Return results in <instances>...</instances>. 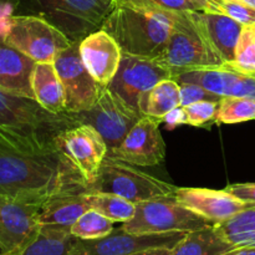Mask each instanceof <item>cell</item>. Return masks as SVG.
<instances>
[{
  "instance_id": "19",
  "label": "cell",
  "mask_w": 255,
  "mask_h": 255,
  "mask_svg": "<svg viewBox=\"0 0 255 255\" xmlns=\"http://www.w3.org/2000/svg\"><path fill=\"white\" fill-rule=\"evenodd\" d=\"M36 62L10 45L0 34V89L35 99L31 77Z\"/></svg>"
},
{
  "instance_id": "15",
  "label": "cell",
  "mask_w": 255,
  "mask_h": 255,
  "mask_svg": "<svg viewBox=\"0 0 255 255\" xmlns=\"http://www.w3.org/2000/svg\"><path fill=\"white\" fill-rule=\"evenodd\" d=\"M41 204L0 194V247L5 255L19 251L39 228Z\"/></svg>"
},
{
  "instance_id": "5",
  "label": "cell",
  "mask_w": 255,
  "mask_h": 255,
  "mask_svg": "<svg viewBox=\"0 0 255 255\" xmlns=\"http://www.w3.org/2000/svg\"><path fill=\"white\" fill-rule=\"evenodd\" d=\"M177 188L132 164L109 157L102 162L95 183L87 187L90 192L116 194L134 204L149 199L174 197Z\"/></svg>"
},
{
  "instance_id": "14",
  "label": "cell",
  "mask_w": 255,
  "mask_h": 255,
  "mask_svg": "<svg viewBox=\"0 0 255 255\" xmlns=\"http://www.w3.org/2000/svg\"><path fill=\"white\" fill-rule=\"evenodd\" d=\"M159 120L141 117L122 143L107 152L109 158L137 167L158 166L166 157V143L159 131Z\"/></svg>"
},
{
  "instance_id": "20",
  "label": "cell",
  "mask_w": 255,
  "mask_h": 255,
  "mask_svg": "<svg viewBox=\"0 0 255 255\" xmlns=\"http://www.w3.org/2000/svg\"><path fill=\"white\" fill-rule=\"evenodd\" d=\"M89 189L86 186L65 189L50 197L42 203L39 213V223L71 228L75 222L90 208Z\"/></svg>"
},
{
  "instance_id": "40",
  "label": "cell",
  "mask_w": 255,
  "mask_h": 255,
  "mask_svg": "<svg viewBox=\"0 0 255 255\" xmlns=\"http://www.w3.org/2000/svg\"><path fill=\"white\" fill-rule=\"evenodd\" d=\"M0 255H5L4 254V251H2V249H1V247H0Z\"/></svg>"
},
{
  "instance_id": "11",
  "label": "cell",
  "mask_w": 255,
  "mask_h": 255,
  "mask_svg": "<svg viewBox=\"0 0 255 255\" xmlns=\"http://www.w3.org/2000/svg\"><path fill=\"white\" fill-rule=\"evenodd\" d=\"M54 66L61 80L69 114L87 111L96 104L102 86L92 77L80 55V41L56 55Z\"/></svg>"
},
{
  "instance_id": "38",
  "label": "cell",
  "mask_w": 255,
  "mask_h": 255,
  "mask_svg": "<svg viewBox=\"0 0 255 255\" xmlns=\"http://www.w3.org/2000/svg\"><path fill=\"white\" fill-rule=\"evenodd\" d=\"M197 5H198L199 10H203V11H209L212 4H213L216 0H193Z\"/></svg>"
},
{
  "instance_id": "3",
  "label": "cell",
  "mask_w": 255,
  "mask_h": 255,
  "mask_svg": "<svg viewBox=\"0 0 255 255\" xmlns=\"http://www.w3.org/2000/svg\"><path fill=\"white\" fill-rule=\"evenodd\" d=\"M173 10L141 7L120 0L101 29L117 41L122 54L159 59L172 31Z\"/></svg>"
},
{
  "instance_id": "10",
  "label": "cell",
  "mask_w": 255,
  "mask_h": 255,
  "mask_svg": "<svg viewBox=\"0 0 255 255\" xmlns=\"http://www.w3.org/2000/svg\"><path fill=\"white\" fill-rule=\"evenodd\" d=\"M57 151L76 168L87 187L95 183L107 156V144L91 125L79 124L55 137Z\"/></svg>"
},
{
  "instance_id": "1",
  "label": "cell",
  "mask_w": 255,
  "mask_h": 255,
  "mask_svg": "<svg viewBox=\"0 0 255 255\" xmlns=\"http://www.w3.org/2000/svg\"><path fill=\"white\" fill-rule=\"evenodd\" d=\"M87 184L59 151L29 153L0 139V194L41 204L54 194Z\"/></svg>"
},
{
  "instance_id": "8",
  "label": "cell",
  "mask_w": 255,
  "mask_h": 255,
  "mask_svg": "<svg viewBox=\"0 0 255 255\" xmlns=\"http://www.w3.org/2000/svg\"><path fill=\"white\" fill-rule=\"evenodd\" d=\"M40 16L59 27L70 40L81 41L101 29L117 0H36Z\"/></svg>"
},
{
  "instance_id": "6",
  "label": "cell",
  "mask_w": 255,
  "mask_h": 255,
  "mask_svg": "<svg viewBox=\"0 0 255 255\" xmlns=\"http://www.w3.org/2000/svg\"><path fill=\"white\" fill-rule=\"evenodd\" d=\"M0 34L35 62H54L56 55L74 42L40 15H11Z\"/></svg>"
},
{
  "instance_id": "9",
  "label": "cell",
  "mask_w": 255,
  "mask_h": 255,
  "mask_svg": "<svg viewBox=\"0 0 255 255\" xmlns=\"http://www.w3.org/2000/svg\"><path fill=\"white\" fill-rule=\"evenodd\" d=\"M72 115L81 124L91 125L96 128L106 142L109 151L119 147L134 125L144 116L109 86H102L99 99L91 109Z\"/></svg>"
},
{
  "instance_id": "13",
  "label": "cell",
  "mask_w": 255,
  "mask_h": 255,
  "mask_svg": "<svg viewBox=\"0 0 255 255\" xmlns=\"http://www.w3.org/2000/svg\"><path fill=\"white\" fill-rule=\"evenodd\" d=\"M186 234L184 232L136 234L126 232L120 227L102 238L89 241L77 239L67 255H129L147 249H173Z\"/></svg>"
},
{
  "instance_id": "34",
  "label": "cell",
  "mask_w": 255,
  "mask_h": 255,
  "mask_svg": "<svg viewBox=\"0 0 255 255\" xmlns=\"http://www.w3.org/2000/svg\"><path fill=\"white\" fill-rule=\"evenodd\" d=\"M224 189L248 206H255V183L229 184Z\"/></svg>"
},
{
  "instance_id": "21",
  "label": "cell",
  "mask_w": 255,
  "mask_h": 255,
  "mask_svg": "<svg viewBox=\"0 0 255 255\" xmlns=\"http://www.w3.org/2000/svg\"><path fill=\"white\" fill-rule=\"evenodd\" d=\"M34 97L52 114H65V92L54 62H36L31 77Z\"/></svg>"
},
{
  "instance_id": "4",
  "label": "cell",
  "mask_w": 255,
  "mask_h": 255,
  "mask_svg": "<svg viewBox=\"0 0 255 255\" xmlns=\"http://www.w3.org/2000/svg\"><path fill=\"white\" fill-rule=\"evenodd\" d=\"M158 60L172 76L189 70L222 67L224 61L212 49L192 11L172 12V31L164 52Z\"/></svg>"
},
{
  "instance_id": "7",
  "label": "cell",
  "mask_w": 255,
  "mask_h": 255,
  "mask_svg": "<svg viewBox=\"0 0 255 255\" xmlns=\"http://www.w3.org/2000/svg\"><path fill=\"white\" fill-rule=\"evenodd\" d=\"M208 226L213 223L181 206L174 197H164L137 203L133 218L121 227L129 233L161 234L188 233Z\"/></svg>"
},
{
  "instance_id": "35",
  "label": "cell",
  "mask_w": 255,
  "mask_h": 255,
  "mask_svg": "<svg viewBox=\"0 0 255 255\" xmlns=\"http://www.w3.org/2000/svg\"><path fill=\"white\" fill-rule=\"evenodd\" d=\"M161 121L164 122L169 128H174L178 125H186V111H184V107H176L172 111H169Z\"/></svg>"
},
{
  "instance_id": "2",
  "label": "cell",
  "mask_w": 255,
  "mask_h": 255,
  "mask_svg": "<svg viewBox=\"0 0 255 255\" xmlns=\"http://www.w3.org/2000/svg\"><path fill=\"white\" fill-rule=\"evenodd\" d=\"M81 122L72 114H52L35 99L0 89V139L29 153L56 151L55 137Z\"/></svg>"
},
{
  "instance_id": "18",
  "label": "cell",
  "mask_w": 255,
  "mask_h": 255,
  "mask_svg": "<svg viewBox=\"0 0 255 255\" xmlns=\"http://www.w3.org/2000/svg\"><path fill=\"white\" fill-rule=\"evenodd\" d=\"M192 15L224 64L233 61L243 25L221 12L194 10Z\"/></svg>"
},
{
  "instance_id": "24",
  "label": "cell",
  "mask_w": 255,
  "mask_h": 255,
  "mask_svg": "<svg viewBox=\"0 0 255 255\" xmlns=\"http://www.w3.org/2000/svg\"><path fill=\"white\" fill-rule=\"evenodd\" d=\"M181 106L179 84L174 79H167L157 84L142 100L139 111L144 116L161 121L169 111Z\"/></svg>"
},
{
  "instance_id": "37",
  "label": "cell",
  "mask_w": 255,
  "mask_h": 255,
  "mask_svg": "<svg viewBox=\"0 0 255 255\" xmlns=\"http://www.w3.org/2000/svg\"><path fill=\"white\" fill-rule=\"evenodd\" d=\"M223 255H255V247H244V248H237L234 251Z\"/></svg>"
},
{
  "instance_id": "31",
  "label": "cell",
  "mask_w": 255,
  "mask_h": 255,
  "mask_svg": "<svg viewBox=\"0 0 255 255\" xmlns=\"http://www.w3.org/2000/svg\"><path fill=\"white\" fill-rule=\"evenodd\" d=\"M219 101H199L184 107L186 125L193 127H202L208 122L216 120Z\"/></svg>"
},
{
  "instance_id": "32",
  "label": "cell",
  "mask_w": 255,
  "mask_h": 255,
  "mask_svg": "<svg viewBox=\"0 0 255 255\" xmlns=\"http://www.w3.org/2000/svg\"><path fill=\"white\" fill-rule=\"evenodd\" d=\"M126 4L141 7H154V9L173 10V11H194L199 10L198 5L193 0H120Z\"/></svg>"
},
{
  "instance_id": "36",
  "label": "cell",
  "mask_w": 255,
  "mask_h": 255,
  "mask_svg": "<svg viewBox=\"0 0 255 255\" xmlns=\"http://www.w3.org/2000/svg\"><path fill=\"white\" fill-rule=\"evenodd\" d=\"M129 255H172V249L169 248H156V249H147V251L137 252V253Z\"/></svg>"
},
{
  "instance_id": "16",
  "label": "cell",
  "mask_w": 255,
  "mask_h": 255,
  "mask_svg": "<svg viewBox=\"0 0 255 255\" xmlns=\"http://www.w3.org/2000/svg\"><path fill=\"white\" fill-rule=\"evenodd\" d=\"M174 198L181 206L199 214L213 224L227 221L248 207V204L226 189L216 191L197 187H181L177 188Z\"/></svg>"
},
{
  "instance_id": "17",
  "label": "cell",
  "mask_w": 255,
  "mask_h": 255,
  "mask_svg": "<svg viewBox=\"0 0 255 255\" xmlns=\"http://www.w3.org/2000/svg\"><path fill=\"white\" fill-rule=\"evenodd\" d=\"M80 55L92 77L101 86H109L122 59V50L116 40L99 29L80 41Z\"/></svg>"
},
{
  "instance_id": "26",
  "label": "cell",
  "mask_w": 255,
  "mask_h": 255,
  "mask_svg": "<svg viewBox=\"0 0 255 255\" xmlns=\"http://www.w3.org/2000/svg\"><path fill=\"white\" fill-rule=\"evenodd\" d=\"M214 228L236 248H241L247 239L255 236V206H248L232 218L216 223Z\"/></svg>"
},
{
  "instance_id": "27",
  "label": "cell",
  "mask_w": 255,
  "mask_h": 255,
  "mask_svg": "<svg viewBox=\"0 0 255 255\" xmlns=\"http://www.w3.org/2000/svg\"><path fill=\"white\" fill-rule=\"evenodd\" d=\"M255 120V100L227 96L218 102L214 124L233 125Z\"/></svg>"
},
{
  "instance_id": "25",
  "label": "cell",
  "mask_w": 255,
  "mask_h": 255,
  "mask_svg": "<svg viewBox=\"0 0 255 255\" xmlns=\"http://www.w3.org/2000/svg\"><path fill=\"white\" fill-rule=\"evenodd\" d=\"M87 199L90 208L111 219L114 223H126L131 221L136 212V204L116 194L89 191Z\"/></svg>"
},
{
  "instance_id": "30",
  "label": "cell",
  "mask_w": 255,
  "mask_h": 255,
  "mask_svg": "<svg viewBox=\"0 0 255 255\" xmlns=\"http://www.w3.org/2000/svg\"><path fill=\"white\" fill-rule=\"evenodd\" d=\"M209 11L227 15L243 26L255 25V9L239 0H216Z\"/></svg>"
},
{
  "instance_id": "23",
  "label": "cell",
  "mask_w": 255,
  "mask_h": 255,
  "mask_svg": "<svg viewBox=\"0 0 255 255\" xmlns=\"http://www.w3.org/2000/svg\"><path fill=\"white\" fill-rule=\"evenodd\" d=\"M237 249L213 226L188 232L172 249V255H223Z\"/></svg>"
},
{
  "instance_id": "28",
  "label": "cell",
  "mask_w": 255,
  "mask_h": 255,
  "mask_svg": "<svg viewBox=\"0 0 255 255\" xmlns=\"http://www.w3.org/2000/svg\"><path fill=\"white\" fill-rule=\"evenodd\" d=\"M114 222L95 209H89L82 214L70 228L71 234L77 239H97L106 237L114 231Z\"/></svg>"
},
{
  "instance_id": "12",
  "label": "cell",
  "mask_w": 255,
  "mask_h": 255,
  "mask_svg": "<svg viewBox=\"0 0 255 255\" xmlns=\"http://www.w3.org/2000/svg\"><path fill=\"white\" fill-rule=\"evenodd\" d=\"M167 79H173L171 70L157 59L122 54L119 70L109 87L139 111L144 96L157 84Z\"/></svg>"
},
{
  "instance_id": "29",
  "label": "cell",
  "mask_w": 255,
  "mask_h": 255,
  "mask_svg": "<svg viewBox=\"0 0 255 255\" xmlns=\"http://www.w3.org/2000/svg\"><path fill=\"white\" fill-rule=\"evenodd\" d=\"M228 65L244 74L255 72V25L244 26L237 44L234 60Z\"/></svg>"
},
{
  "instance_id": "39",
  "label": "cell",
  "mask_w": 255,
  "mask_h": 255,
  "mask_svg": "<svg viewBox=\"0 0 255 255\" xmlns=\"http://www.w3.org/2000/svg\"><path fill=\"white\" fill-rule=\"evenodd\" d=\"M239 1L246 2L247 5H249V6L254 7V9H255V0H239Z\"/></svg>"
},
{
  "instance_id": "22",
  "label": "cell",
  "mask_w": 255,
  "mask_h": 255,
  "mask_svg": "<svg viewBox=\"0 0 255 255\" xmlns=\"http://www.w3.org/2000/svg\"><path fill=\"white\" fill-rule=\"evenodd\" d=\"M76 241L70 228L40 224L32 238L10 255H67Z\"/></svg>"
},
{
  "instance_id": "33",
  "label": "cell",
  "mask_w": 255,
  "mask_h": 255,
  "mask_svg": "<svg viewBox=\"0 0 255 255\" xmlns=\"http://www.w3.org/2000/svg\"><path fill=\"white\" fill-rule=\"evenodd\" d=\"M181 106L186 107L199 101H219L221 97L211 94L202 86L196 84H179Z\"/></svg>"
}]
</instances>
